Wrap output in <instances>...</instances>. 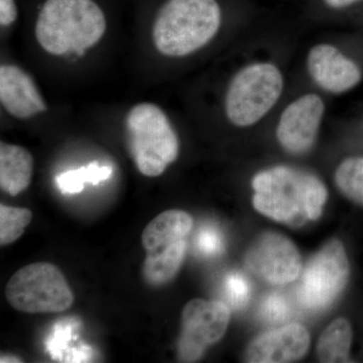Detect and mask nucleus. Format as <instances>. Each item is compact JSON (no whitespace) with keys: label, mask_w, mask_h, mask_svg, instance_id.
Here are the masks:
<instances>
[{"label":"nucleus","mask_w":363,"mask_h":363,"mask_svg":"<svg viewBox=\"0 0 363 363\" xmlns=\"http://www.w3.org/2000/svg\"><path fill=\"white\" fill-rule=\"evenodd\" d=\"M253 207L272 220L302 226L321 216L328 198L318 177L292 167L278 166L252 179Z\"/></svg>","instance_id":"obj_1"},{"label":"nucleus","mask_w":363,"mask_h":363,"mask_svg":"<svg viewBox=\"0 0 363 363\" xmlns=\"http://www.w3.org/2000/svg\"><path fill=\"white\" fill-rule=\"evenodd\" d=\"M106 26L93 0H47L35 23V39L52 56H82L102 39Z\"/></svg>","instance_id":"obj_2"},{"label":"nucleus","mask_w":363,"mask_h":363,"mask_svg":"<svg viewBox=\"0 0 363 363\" xmlns=\"http://www.w3.org/2000/svg\"><path fill=\"white\" fill-rule=\"evenodd\" d=\"M220 25L216 0H168L152 26V42L164 56L185 57L206 45Z\"/></svg>","instance_id":"obj_3"},{"label":"nucleus","mask_w":363,"mask_h":363,"mask_svg":"<svg viewBox=\"0 0 363 363\" xmlns=\"http://www.w3.org/2000/svg\"><path fill=\"white\" fill-rule=\"evenodd\" d=\"M128 152L143 176H161L179 156L180 143L161 107L149 102L131 107L125 116Z\"/></svg>","instance_id":"obj_4"},{"label":"nucleus","mask_w":363,"mask_h":363,"mask_svg":"<svg viewBox=\"0 0 363 363\" xmlns=\"http://www.w3.org/2000/svg\"><path fill=\"white\" fill-rule=\"evenodd\" d=\"M6 298L14 309L30 314L64 312L74 303V294L63 272L45 262L18 269L6 284Z\"/></svg>","instance_id":"obj_5"},{"label":"nucleus","mask_w":363,"mask_h":363,"mask_svg":"<svg viewBox=\"0 0 363 363\" xmlns=\"http://www.w3.org/2000/svg\"><path fill=\"white\" fill-rule=\"evenodd\" d=\"M283 87V76L272 64L245 67L236 74L227 91V117L241 128L257 123L277 104Z\"/></svg>","instance_id":"obj_6"},{"label":"nucleus","mask_w":363,"mask_h":363,"mask_svg":"<svg viewBox=\"0 0 363 363\" xmlns=\"http://www.w3.org/2000/svg\"><path fill=\"white\" fill-rule=\"evenodd\" d=\"M350 262L342 243L327 242L306 266L298 288L301 305L311 311H321L333 304L350 278Z\"/></svg>","instance_id":"obj_7"},{"label":"nucleus","mask_w":363,"mask_h":363,"mask_svg":"<svg viewBox=\"0 0 363 363\" xmlns=\"http://www.w3.org/2000/svg\"><path fill=\"white\" fill-rule=\"evenodd\" d=\"M181 322L179 359L195 362L209 346L223 337L230 322V310L219 301L194 298L184 307Z\"/></svg>","instance_id":"obj_8"},{"label":"nucleus","mask_w":363,"mask_h":363,"mask_svg":"<svg viewBox=\"0 0 363 363\" xmlns=\"http://www.w3.org/2000/svg\"><path fill=\"white\" fill-rule=\"evenodd\" d=\"M245 266L259 279L272 285H286L296 281L302 271L298 248L286 236L264 233L248 247Z\"/></svg>","instance_id":"obj_9"},{"label":"nucleus","mask_w":363,"mask_h":363,"mask_svg":"<svg viewBox=\"0 0 363 363\" xmlns=\"http://www.w3.org/2000/svg\"><path fill=\"white\" fill-rule=\"evenodd\" d=\"M324 111L323 100L316 94L305 95L289 105L277 128L279 145L294 155L305 154L311 150Z\"/></svg>","instance_id":"obj_10"},{"label":"nucleus","mask_w":363,"mask_h":363,"mask_svg":"<svg viewBox=\"0 0 363 363\" xmlns=\"http://www.w3.org/2000/svg\"><path fill=\"white\" fill-rule=\"evenodd\" d=\"M309 347L307 329L291 323L255 338L248 346L245 359L252 363L294 362L304 357Z\"/></svg>","instance_id":"obj_11"},{"label":"nucleus","mask_w":363,"mask_h":363,"mask_svg":"<svg viewBox=\"0 0 363 363\" xmlns=\"http://www.w3.org/2000/svg\"><path fill=\"white\" fill-rule=\"evenodd\" d=\"M308 70L320 87L331 93L345 92L362 80L357 64L331 45L313 48L308 56Z\"/></svg>","instance_id":"obj_12"},{"label":"nucleus","mask_w":363,"mask_h":363,"mask_svg":"<svg viewBox=\"0 0 363 363\" xmlns=\"http://www.w3.org/2000/svg\"><path fill=\"white\" fill-rule=\"evenodd\" d=\"M0 102L18 119H30L47 111L48 106L33 78L20 67H0Z\"/></svg>","instance_id":"obj_13"},{"label":"nucleus","mask_w":363,"mask_h":363,"mask_svg":"<svg viewBox=\"0 0 363 363\" xmlns=\"http://www.w3.org/2000/svg\"><path fill=\"white\" fill-rule=\"evenodd\" d=\"M187 252V238L162 243L147 252L143 278L152 286L168 285L180 272Z\"/></svg>","instance_id":"obj_14"},{"label":"nucleus","mask_w":363,"mask_h":363,"mask_svg":"<svg viewBox=\"0 0 363 363\" xmlns=\"http://www.w3.org/2000/svg\"><path fill=\"white\" fill-rule=\"evenodd\" d=\"M35 161L21 145L0 143V187L11 196H18L32 182Z\"/></svg>","instance_id":"obj_15"},{"label":"nucleus","mask_w":363,"mask_h":363,"mask_svg":"<svg viewBox=\"0 0 363 363\" xmlns=\"http://www.w3.org/2000/svg\"><path fill=\"white\" fill-rule=\"evenodd\" d=\"M193 227V218L183 210H168L155 217L142 234L145 252L168 241L187 238Z\"/></svg>","instance_id":"obj_16"},{"label":"nucleus","mask_w":363,"mask_h":363,"mask_svg":"<svg viewBox=\"0 0 363 363\" xmlns=\"http://www.w3.org/2000/svg\"><path fill=\"white\" fill-rule=\"evenodd\" d=\"M351 341L352 329L348 320L344 318L334 320L318 341V359L325 363L350 362Z\"/></svg>","instance_id":"obj_17"},{"label":"nucleus","mask_w":363,"mask_h":363,"mask_svg":"<svg viewBox=\"0 0 363 363\" xmlns=\"http://www.w3.org/2000/svg\"><path fill=\"white\" fill-rule=\"evenodd\" d=\"M111 175V166H100L97 162H93L88 166L57 176L56 183L63 194H75L84 190L86 183L97 185L100 182L108 180Z\"/></svg>","instance_id":"obj_18"},{"label":"nucleus","mask_w":363,"mask_h":363,"mask_svg":"<svg viewBox=\"0 0 363 363\" xmlns=\"http://www.w3.org/2000/svg\"><path fill=\"white\" fill-rule=\"evenodd\" d=\"M336 186L351 201L363 205V157H350L335 173Z\"/></svg>","instance_id":"obj_19"},{"label":"nucleus","mask_w":363,"mask_h":363,"mask_svg":"<svg viewBox=\"0 0 363 363\" xmlns=\"http://www.w3.org/2000/svg\"><path fill=\"white\" fill-rule=\"evenodd\" d=\"M33 213L28 208L0 205V245H11L18 240L30 225Z\"/></svg>","instance_id":"obj_20"},{"label":"nucleus","mask_w":363,"mask_h":363,"mask_svg":"<svg viewBox=\"0 0 363 363\" xmlns=\"http://www.w3.org/2000/svg\"><path fill=\"white\" fill-rule=\"evenodd\" d=\"M290 304L281 294L272 293L267 295L260 305L259 313L266 321L279 323L285 321L290 315Z\"/></svg>","instance_id":"obj_21"},{"label":"nucleus","mask_w":363,"mask_h":363,"mask_svg":"<svg viewBox=\"0 0 363 363\" xmlns=\"http://www.w3.org/2000/svg\"><path fill=\"white\" fill-rule=\"evenodd\" d=\"M250 281L240 274H231L227 278L226 293L231 304L235 308H241L247 304L250 298Z\"/></svg>","instance_id":"obj_22"},{"label":"nucleus","mask_w":363,"mask_h":363,"mask_svg":"<svg viewBox=\"0 0 363 363\" xmlns=\"http://www.w3.org/2000/svg\"><path fill=\"white\" fill-rule=\"evenodd\" d=\"M198 247L204 255H217L222 252L223 240L218 231L213 228H205L200 233L198 238Z\"/></svg>","instance_id":"obj_23"},{"label":"nucleus","mask_w":363,"mask_h":363,"mask_svg":"<svg viewBox=\"0 0 363 363\" xmlns=\"http://www.w3.org/2000/svg\"><path fill=\"white\" fill-rule=\"evenodd\" d=\"M18 18V7L14 0H0V25H13Z\"/></svg>","instance_id":"obj_24"},{"label":"nucleus","mask_w":363,"mask_h":363,"mask_svg":"<svg viewBox=\"0 0 363 363\" xmlns=\"http://www.w3.org/2000/svg\"><path fill=\"white\" fill-rule=\"evenodd\" d=\"M357 1L359 0H325L327 6L333 7V9H342V7L350 6Z\"/></svg>","instance_id":"obj_25"}]
</instances>
